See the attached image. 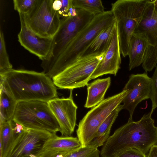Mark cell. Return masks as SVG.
Returning a JSON list of instances; mask_svg holds the SVG:
<instances>
[{"label": "cell", "instance_id": "1", "mask_svg": "<svg viewBox=\"0 0 157 157\" xmlns=\"http://www.w3.org/2000/svg\"><path fill=\"white\" fill-rule=\"evenodd\" d=\"M153 112L144 114L138 121L128 120L116 130L102 146L101 157H117L130 148L147 155L151 147L157 145V127L151 117Z\"/></svg>", "mask_w": 157, "mask_h": 157}, {"label": "cell", "instance_id": "2", "mask_svg": "<svg viewBox=\"0 0 157 157\" xmlns=\"http://www.w3.org/2000/svg\"><path fill=\"white\" fill-rule=\"evenodd\" d=\"M0 85L17 102H47L58 97L56 86L43 72L12 69L0 75Z\"/></svg>", "mask_w": 157, "mask_h": 157}, {"label": "cell", "instance_id": "3", "mask_svg": "<svg viewBox=\"0 0 157 157\" xmlns=\"http://www.w3.org/2000/svg\"><path fill=\"white\" fill-rule=\"evenodd\" d=\"M115 21L111 10L95 16L57 57L50 62L41 63L43 72L51 79L59 74L82 57L98 34Z\"/></svg>", "mask_w": 157, "mask_h": 157}, {"label": "cell", "instance_id": "4", "mask_svg": "<svg viewBox=\"0 0 157 157\" xmlns=\"http://www.w3.org/2000/svg\"><path fill=\"white\" fill-rule=\"evenodd\" d=\"M148 0H118L111 10L117 29L121 54L128 56L130 38L141 21Z\"/></svg>", "mask_w": 157, "mask_h": 157}, {"label": "cell", "instance_id": "5", "mask_svg": "<svg viewBox=\"0 0 157 157\" xmlns=\"http://www.w3.org/2000/svg\"><path fill=\"white\" fill-rule=\"evenodd\" d=\"M12 120L27 128L60 132L59 123L47 102L30 101L17 102Z\"/></svg>", "mask_w": 157, "mask_h": 157}, {"label": "cell", "instance_id": "6", "mask_svg": "<svg viewBox=\"0 0 157 157\" xmlns=\"http://www.w3.org/2000/svg\"><path fill=\"white\" fill-rule=\"evenodd\" d=\"M128 93L127 90H123L104 99L93 107L80 121L76 132L82 147L88 145L95 138L100 125L112 111L122 103Z\"/></svg>", "mask_w": 157, "mask_h": 157}, {"label": "cell", "instance_id": "7", "mask_svg": "<svg viewBox=\"0 0 157 157\" xmlns=\"http://www.w3.org/2000/svg\"><path fill=\"white\" fill-rule=\"evenodd\" d=\"M105 52L82 56L54 77V84L59 89L70 90L86 86Z\"/></svg>", "mask_w": 157, "mask_h": 157}, {"label": "cell", "instance_id": "8", "mask_svg": "<svg viewBox=\"0 0 157 157\" xmlns=\"http://www.w3.org/2000/svg\"><path fill=\"white\" fill-rule=\"evenodd\" d=\"M76 9L75 15L61 20L59 28L53 37L49 58L47 60L42 61V63L50 62L57 57L95 16L85 10Z\"/></svg>", "mask_w": 157, "mask_h": 157}, {"label": "cell", "instance_id": "9", "mask_svg": "<svg viewBox=\"0 0 157 157\" xmlns=\"http://www.w3.org/2000/svg\"><path fill=\"white\" fill-rule=\"evenodd\" d=\"M52 2V0H38L29 13L22 14L29 28L41 37H53L60 26V18L53 8Z\"/></svg>", "mask_w": 157, "mask_h": 157}, {"label": "cell", "instance_id": "10", "mask_svg": "<svg viewBox=\"0 0 157 157\" xmlns=\"http://www.w3.org/2000/svg\"><path fill=\"white\" fill-rule=\"evenodd\" d=\"M55 134L39 129L25 128L15 139L4 157H34L45 142Z\"/></svg>", "mask_w": 157, "mask_h": 157}, {"label": "cell", "instance_id": "11", "mask_svg": "<svg viewBox=\"0 0 157 157\" xmlns=\"http://www.w3.org/2000/svg\"><path fill=\"white\" fill-rule=\"evenodd\" d=\"M152 82L147 73L132 74L123 90L128 91L123 100L122 109L128 110V120H132V115L137 105L142 101L150 98Z\"/></svg>", "mask_w": 157, "mask_h": 157}, {"label": "cell", "instance_id": "12", "mask_svg": "<svg viewBox=\"0 0 157 157\" xmlns=\"http://www.w3.org/2000/svg\"><path fill=\"white\" fill-rule=\"evenodd\" d=\"M72 90H70L68 98L56 97L47 102L59 123L63 136H71L76 125L78 107L73 99Z\"/></svg>", "mask_w": 157, "mask_h": 157}, {"label": "cell", "instance_id": "13", "mask_svg": "<svg viewBox=\"0 0 157 157\" xmlns=\"http://www.w3.org/2000/svg\"><path fill=\"white\" fill-rule=\"evenodd\" d=\"M21 29L18 41L21 46L37 56L42 61L48 59L52 48L53 37H41L33 31L26 22L23 15L19 13Z\"/></svg>", "mask_w": 157, "mask_h": 157}, {"label": "cell", "instance_id": "14", "mask_svg": "<svg viewBox=\"0 0 157 157\" xmlns=\"http://www.w3.org/2000/svg\"><path fill=\"white\" fill-rule=\"evenodd\" d=\"M121 51L117 25L110 43L104 56L91 75L90 80L103 75L110 74L115 76L120 68Z\"/></svg>", "mask_w": 157, "mask_h": 157}, {"label": "cell", "instance_id": "15", "mask_svg": "<svg viewBox=\"0 0 157 157\" xmlns=\"http://www.w3.org/2000/svg\"><path fill=\"white\" fill-rule=\"evenodd\" d=\"M149 43L144 33L134 32L130 38L128 56V69L131 70L142 64Z\"/></svg>", "mask_w": 157, "mask_h": 157}, {"label": "cell", "instance_id": "16", "mask_svg": "<svg viewBox=\"0 0 157 157\" xmlns=\"http://www.w3.org/2000/svg\"><path fill=\"white\" fill-rule=\"evenodd\" d=\"M154 0H148L142 19L134 32L145 33L149 45L154 46L157 38V15L154 9Z\"/></svg>", "mask_w": 157, "mask_h": 157}, {"label": "cell", "instance_id": "17", "mask_svg": "<svg viewBox=\"0 0 157 157\" xmlns=\"http://www.w3.org/2000/svg\"><path fill=\"white\" fill-rule=\"evenodd\" d=\"M82 145L77 137L53 135L44 144L42 149L59 152H70L81 147Z\"/></svg>", "mask_w": 157, "mask_h": 157}, {"label": "cell", "instance_id": "18", "mask_svg": "<svg viewBox=\"0 0 157 157\" xmlns=\"http://www.w3.org/2000/svg\"><path fill=\"white\" fill-rule=\"evenodd\" d=\"M110 77L98 79L87 85V95L84 107L93 108L104 99L105 94L111 83Z\"/></svg>", "mask_w": 157, "mask_h": 157}, {"label": "cell", "instance_id": "19", "mask_svg": "<svg viewBox=\"0 0 157 157\" xmlns=\"http://www.w3.org/2000/svg\"><path fill=\"white\" fill-rule=\"evenodd\" d=\"M116 25L115 21L102 30L91 43L82 56L105 52L110 43Z\"/></svg>", "mask_w": 157, "mask_h": 157}, {"label": "cell", "instance_id": "20", "mask_svg": "<svg viewBox=\"0 0 157 157\" xmlns=\"http://www.w3.org/2000/svg\"><path fill=\"white\" fill-rule=\"evenodd\" d=\"M122 108L123 105L120 104L112 111L100 125L95 138L89 145L97 147L103 145L109 137L112 126Z\"/></svg>", "mask_w": 157, "mask_h": 157}, {"label": "cell", "instance_id": "21", "mask_svg": "<svg viewBox=\"0 0 157 157\" xmlns=\"http://www.w3.org/2000/svg\"><path fill=\"white\" fill-rule=\"evenodd\" d=\"M17 103L4 88L0 86V125L12 120Z\"/></svg>", "mask_w": 157, "mask_h": 157}, {"label": "cell", "instance_id": "22", "mask_svg": "<svg viewBox=\"0 0 157 157\" xmlns=\"http://www.w3.org/2000/svg\"><path fill=\"white\" fill-rule=\"evenodd\" d=\"M15 136L12 120L0 125V144L2 147V157L5 156Z\"/></svg>", "mask_w": 157, "mask_h": 157}, {"label": "cell", "instance_id": "23", "mask_svg": "<svg viewBox=\"0 0 157 157\" xmlns=\"http://www.w3.org/2000/svg\"><path fill=\"white\" fill-rule=\"evenodd\" d=\"M73 3L75 9L85 10L95 16L105 11L101 0H73Z\"/></svg>", "mask_w": 157, "mask_h": 157}, {"label": "cell", "instance_id": "24", "mask_svg": "<svg viewBox=\"0 0 157 157\" xmlns=\"http://www.w3.org/2000/svg\"><path fill=\"white\" fill-rule=\"evenodd\" d=\"M157 64V34L154 46H148L146 51L142 66L146 72L151 71Z\"/></svg>", "mask_w": 157, "mask_h": 157}, {"label": "cell", "instance_id": "25", "mask_svg": "<svg viewBox=\"0 0 157 157\" xmlns=\"http://www.w3.org/2000/svg\"><path fill=\"white\" fill-rule=\"evenodd\" d=\"M6 51L3 33L0 31V75L12 69Z\"/></svg>", "mask_w": 157, "mask_h": 157}, {"label": "cell", "instance_id": "26", "mask_svg": "<svg viewBox=\"0 0 157 157\" xmlns=\"http://www.w3.org/2000/svg\"><path fill=\"white\" fill-rule=\"evenodd\" d=\"M98 147L88 145L73 151L66 152L64 157H100Z\"/></svg>", "mask_w": 157, "mask_h": 157}, {"label": "cell", "instance_id": "27", "mask_svg": "<svg viewBox=\"0 0 157 157\" xmlns=\"http://www.w3.org/2000/svg\"><path fill=\"white\" fill-rule=\"evenodd\" d=\"M38 1V0H13L14 9L19 13L26 14L33 9Z\"/></svg>", "mask_w": 157, "mask_h": 157}, {"label": "cell", "instance_id": "28", "mask_svg": "<svg viewBox=\"0 0 157 157\" xmlns=\"http://www.w3.org/2000/svg\"><path fill=\"white\" fill-rule=\"evenodd\" d=\"M61 5L57 12L60 20L74 16L77 13V9L74 7L73 0H61Z\"/></svg>", "mask_w": 157, "mask_h": 157}, {"label": "cell", "instance_id": "29", "mask_svg": "<svg viewBox=\"0 0 157 157\" xmlns=\"http://www.w3.org/2000/svg\"><path fill=\"white\" fill-rule=\"evenodd\" d=\"M151 78L152 84L150 99L152 104L151 111L153 112L154 110L157 107V64L155 67V71Z\"/></svg>", "mask_w": 157, "mask_h": 157}, {"label": "cell", "instance_id": "30", "mask_svg": "<svg viewBox=\"0 0 157 157\" xmlns=\"http://www.w3.org/2000/svg\"><path fill=\"white\" fill-rule=\"evenodd\" d=\"M117 157H147V156L138 150L130 148L124 151Z\"/></svg>", "mask_w": 157, "mask_h": 157}, {"label": "cell", "instance_id": "31", "mask_svg": "<svg viewBox=\"0 0 157 157\" xmlns=\"http://www.w3.org/2000/svg\"><path fill=\"white\" fill-rule=\"evenodd\" d=\"M60 152L42 149L34 157H56Z\"/></svg>", "mask_w": 157, "mask_h": 157}, {"label": "cell", "instance_id": "32", "mask_svg": "<svg viewBox=\"0 0 157 157\" xmlns=\"http://www.w3.org/2000/svg\"><path fill=\"white\" fill-rule=\"evenodd\" d=\"M14 133L17 135L22 132L25 129V127L21 124L15 122L12 120Z\"/></svg>", "mask_w": 157, "mask_h": 157}, {"label": "cell", "instance_id": "33", "mask_svg": "<svg viewBox=\"0 0 157 157\" xmlns=\"http://www.w3.org/2000/svg\"><path fill=\"white\" fill-rule=\"evenodd\" d=\"M147 156V157H157V145L151 147Z\"/></svg>", "mask_w": 157, "mask_h": 157}, {"label": "cell", "instance_id": "34", "mask_svg": "<svg viewBox=\"0 0 157 157\" xmlns=\"http://www.w3.org/2000/svg\"><path fill=\"white\" fill-rule=\"evenodd\" d=\"M153 4L154 10L157 15V0H154Z\"/></svg>", "mask_w": 157, "mask_h": 157}]
</instances>
